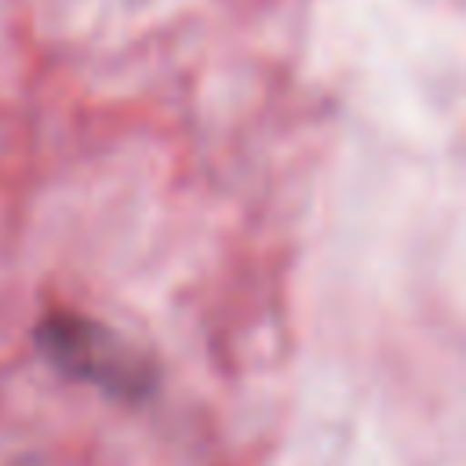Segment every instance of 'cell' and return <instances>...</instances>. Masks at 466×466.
<instances>
[{"instance_id": "cell-1", "label": "cell", "mask_w": 466, "mask_h": 466, "mask_svg": "<svg viewBox=\"0 0 466 466\" xmlns=\"http://www.w3.org/2000/svg\"><path fill=\"white\" fill-rule=\"evenodd\" d=\"M33 342L40 357L66 379L87 382L116 400H146L157 390V364L116 328L76 309H51L40 317Z\"/></svg>"}]
</instances>
